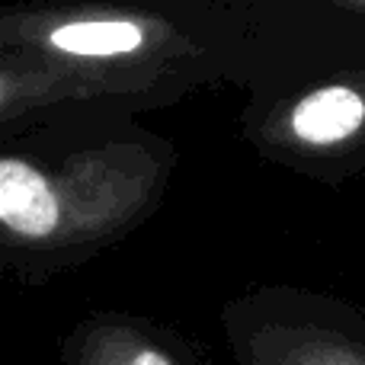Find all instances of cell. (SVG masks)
Segmentation results:
<instances>
[{
    "mask_svg": "<svg viewBox=\"0 0 365 365\" xmlns=\"http://www.w3.org/2000/svg\"><path fill=\"white\" fill-rule=\"evenodd\" d=\"M365 122V100L349 87H324L298 100L292 109V132L304 145H340Z\"/></svg>",
    "mask_w": 365,
    "mask_h": 365,
    "instance_id": "2",
    "label": "cell"
},
{
    "mask_svg": "<svg viewBox=\"0 0 365 365\" xmlns=\"http://www.w3.org/2000/svg\"><path fill=\"white\" fill-rule=\"evenodd\" d=\"M0 221L26 240H45L58 227V195L48 177L19 158L0 160Z\"/></svg>",
    "mask_w": 365,
    "mask_h": 365,
    "instance_id": "1",
    "label": "cell"
},
{
    "mask_svg": "<svg viewBox=\"0 0 365 365\" xmlns=\"http://www.w3.org/2000/svg\"><path fill=\"white\" fill-rule=\"evenodd\" d=\"M145 42V29L132 19H83L51 29L48 45L64 55L77 58H115L138 51Z\"/></svg>",
    "mask_w": 365,
    "mask_h": 365,
    "instance_id": "3",
    "label": "cell"
},
{
    "mask_svg": "<svg viewBox=\"0 0 365 365\" xmlns=\"http://www.w3.org/2000/svg\"><path fill=\"white\" fill-rule=\"evenodd\" d=\"M132 365H173V362L167 359V356L160 353V349H154V346H145V349H138V353H135Z\"/></svg>",
    "mask_w": 365,
    "mask_h": 365,
    "instance_id": "4",
    "label": "cell"
}]
</instances>
